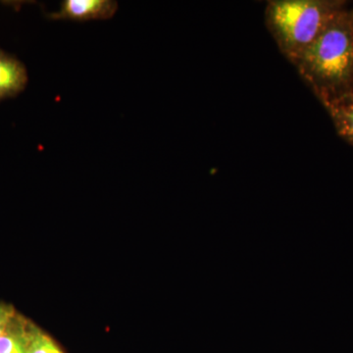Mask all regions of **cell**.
Wrapping results in <instances>:
<instances>
[{
  "mask_svg": "<svg viewBox=\"0 0 353 353\" xmlns=\"http://www.w3.org/2000/svg\"><path fill=\"white\" fill-rule=\"evenodd\" d=\"M294 66L325 108L345 99L353 85L350 11L343 9Z\"/></svg>",
  "mask_w": 353,
  "mask_h": 353,
  "instance_id": "obj_1",
  "label": "cell"
},
{
  "mask_svg": "<svg viewBox=\"0 0 353 353\" xmlns=\"http://www.w3.org/2000/svg\"><path fill=\"white\" fill-rule=\"evenodd\" d=\"M343 9L341 1L272 0L265 15L281 52L294 65Z\"/></svg>",
  "mask_w": 353,
  "mask_h": 353,
  "instance_id": "obj_2",
  "label": "cell"
},
{
  "mask_svg": "<svg viewBox=\"0 0 353 353\" xmlns=\"http://www.w3.org/2000/svg\"><path fill=\"white\" fill-rule=\"evenodd\" d=\"M117 9V2L111 0H65L60 10L50 17L52 20H106L112 18Z\"/></svg>",
  "mask_w": 353,
  "mask_h": 353,
  "instance_id": "obj_3",
  "label": "cell"
},
{
  "mask_svg": "<svg viewBox=\"0 0 353 353\" xmlns=\"http://www.w3.org/2000/svg\"><path fill=\"white\" fill-rule=\"evenodd\" d=\"M28 82L24 65L0 50V101L24 90Z\"/></svg>",
  "mask_w": 353,
  "mask_h": 353,
  "instance_id": "obj_4",
  "label": "cell"
},
{
  "mask_svg": "<svg viewBox=\"0 0 353 353\" xmlns=\"http://www.w3.org/2000/svg\"><path fill=\"white\" fill-rule=\"evenodd\" d=\"M34 326L17 314L0 336V353H28Z\"/></svg>",
  "mask_w": 353,
  "mask_h": 353,
  "instance_id": "obj_5",
  "label": "cell"
},
{
  "mask_svg": "<svg viewBox=\"0 0 353 353\" xmlns=\"http://www.w3.org/2000/svg\"><path fill=\"white\" fill-rule=\"evenodd\" d=\"M327 109L338 134L353 145V103H339Z\"/></svg>",
  "mask_w": 353,
  "mask_h": 353,
  "instance_id": "obj_6",
  "label": "cell"
},
{
  "mask_svg": "<svg viewBox=\"0 0 353 353\" xmlns=\"http://www.w3.org/2000/svg\"><path fill=\"white\" fill-rule=\"evenodd\" d=\"M28 353H63L48 334L34 327Z\"/></svg>",
  "mask_w": 353,
  "mask_h": 353,
  "instance_id": "obj_7",
  "label": "cell"
},
{
  "mask_svg": "<svg viewBox=\"0 0 353 353\" xmlns=\"http://www.w3.org/2000/svg\"><path fill=\"white\" fill-rule=\"evenodd\" d=\"M15 315L16 312L11 306L0 304V336L6 332Z\"/></svg>",
  "mask_w": 353,
  "mask_h": 353,
  "instance_id": "obj_8",
  "label": "cell"
},
{
  "mask_svg": "<svg viewBox=\"0 0 353 353\" xmlns=\"http://www.w3.org/2000/svg\"><path fill=\"white\" fill-rule=\"evenodd\" d=\"M345 102H350V103H353V85L352 90H350V94H348L347 97H345V99H343V101L339 102V103H345ZM334 105H336V104H334ZM330 108H331V106H330Z\"/></svg>",
  "mask_w": 353,
  "mask_h": 353,
  "instance_id": "obj_9",
  "label": "cell"
},
{
  "mask_svg": "<svg viewBox=\"0 0 353 353\" xmlns=\"http://www.w3.org/2000/svg\"><path fill=\"white\" fill-rule=\"evenodd\" d=\"M350 21H352V27L353 31V10L350 11Z\"/></svg>",
  "mask_w": 353,
  "mask_h": 353,
  "instance_id": "obj_10",
  "label": "cell"
}]
</instances>
